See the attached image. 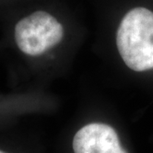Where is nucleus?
<instances>
[{"label":"nucleus","mask_w":153,"mask_h":153,"mask_svg":"<svg viewBox=\"0 0 153 153\" xmlns=\"http://www.w3.org/2000/svg\"><path fill=\"white\" fill-rule=\"evenodd\" d=\"M0 153H7L5 152H4V151H2V150H0Z\"/></svg>","instance_id":"20e7f679"},{"label":"nucleus","mask_w":153,"mask_h":153,"mask_svg":"<svg viewBox=\"0 0 153 153\" xmlns=\"http://www.w3.org/2000/svg\"><path fill=\"white\" fill-rule=\"evenodd\" d=\"M122 59L133 71L153 69V12L138 7L123 18L117 33Z\"/></svg>","instance_id":"f257e3e1"},{"label":"nucleus","mask_w":153,"mask_h":153,"mask_svg":"<svg viewBox=\"0 0 153 153\" xmlns=\"http://www.w3.org/2000/svg\"><path fill=\"white\" fill-rule=\"evenodd\" d=\"M63 27L52 15L36 10L18 20L12 39L17 50L28 58H38L61 41Z\"/></svg>","instance_id":"f03ea898"},{"label":"nucleus","mask_w":153,"mask_h":153,"mask_svg":"<svg viewBox=\"0 0 153 153\" xmlns=\"http://www.w3.org/2000/svg\"><path fill=\"white\" fill-rule=\"evenodd\" d=\"M72 146L74 153H127L114 128L100 123L80 128L73 138Z\"/></svg>","instance_id":"7ed1b4c3"}]
</instances>
